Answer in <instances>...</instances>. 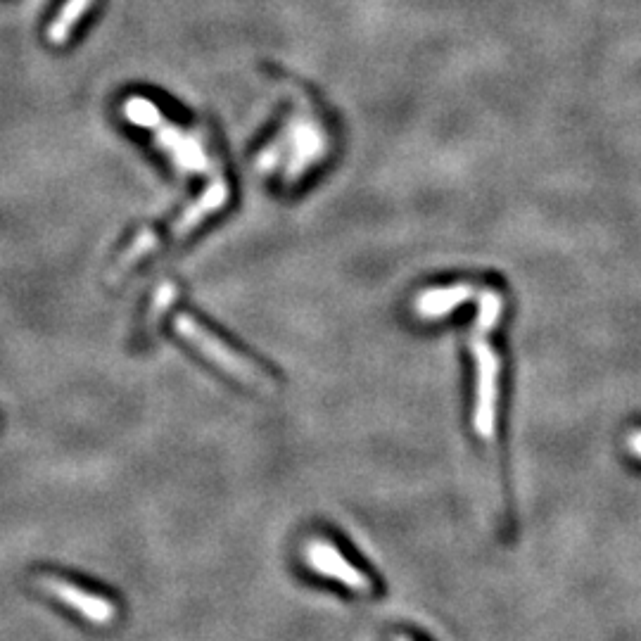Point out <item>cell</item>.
Segmentation results:
<instances>
[{"label":"cell","mask_w":641,"mask_h":641,"mask_svg":"<svg viewBox=\"0 0 641 641\" xmlns=\"http://www.w3.org/2000/svg\"><path fill=\"white\" fill-rule=\"evenodd\" d=\"M174 328L183 340H188L190 345L198 349L202 357L212 361V364H217L221 371L228 373V376L238 378L240 383L255 387V390H262V392L276 390V383L271 380L269 373H264L255 361L245 359L243 354L233 352V349L228 347L226 342H221L217 335L209 333L207 328H202L193 316L179 314L174 319Z\"/></svg>","instance_id":"7a4b0ae2"},{"label":"cell","mask_w":641,"mask_h":641,"mask_svg":"<svg viewBox=\"0 0 641 641\" xmlns=\"http://www.w3.org/2000/svg\"><path fill=\"white\" fill-rule=\"evenodd\" d=\"M124 117L131 124L141 126V129H150L157 133V143L167 155L174 160L176 167L183 171H205V152H202L200 143L193 136L183 133L176 126L164 122L162 112L150 103L148 98H129L124 103Z\"/></svg>","instance_id":"3957f363"},{"label":"cell","mask_w":641,"mask_h":641,"mask_svg":"<svg viewBox=\"0 0 641 641\" xmlns=\"http://www.w3.org/2000/svg\"><path fill=\"white\" fill-rule=\"evenodd\" d=\"M395 641H411V639H409V637H397Z\"/></svg>","instance_id":"7c38bea8"},{"label":"cell","mask_w":641,"mask_h":641,"mask_svg":"<svg viewBox=\"0 0 641 641\" xmlns=\"http://www.w3.org/2000/svg\"><path fill=\"white\" fill-rule=\"evenodd\" d=\"M176 300V288L171 283H164L160 290H157L155 300L150 304V314H148V330H152L157 326V321H160V316L167 312L171 307V302Z\"/></svg>","instance_id":"30bf717a"},{"label":"cell","mask_w":641,"mask_h":641,"mask_svg":"<svg viewBox=\"0 0 641 641\" xmlns=\"http://www.w3.org/2000/svg\"><path fill=\"white\" fill-rule=\"evenodd\" d=\"M630 452L641 459V430L630 435Z\"/></svg>","instance_id":"8fae6325"},{"label":"cell","mask_w":641,"mask_h":641,"mask_svg":"<svg viewBox=\"0 0 641 641\" xmlns=\"http://www.w3.org/2000/svg\"><path fill=\"white\" fill-rule=\"evenodd\" d=\"M504 300L501 295L485 293L480 297V314L473 326L471 349L475 357V373H478V383H475V411H473V428L487 444L497 440V397H499V357L494 352L487 333L497 326Z\"/></svg>","instance_id":"6da1fadb"},{"label":"cell","mask_w":641,"mask_h":641,"mask_svg":"<svg viewBox=\"0 0 641 641\" xmlns=\"http://www.w3.org/2000/svg\"><path fill=\"white\" fill-rule=\"evenodd\" d=\"M473 297H475L473 285L459 283V285H449V288L428 290V293L418 297L414 307H416V314L423 316V319H442V316L454 312V309L461 307V304L471 302Z\"/></svg>","instance_id":"8992f818"},{"label":"cell","mask_w":641,"mask_h":641,"mask_svg":"<svg viewBox=\"0 0 641 641\" xmlns=\"http://www.w3.org/2000/svg\"><path fill=\"white\" fill-rule=\"evenodd\" d=\"M155 247H157V236H155V233H152V231H141V236H138L129 247H126L124 255L119 257L117 264L112 266L110 281H119V278H122V276L126 274V271L131 269V266H136L145 255H150V252L155 250Z\"/></svg>","instance_id":"9c48e42d"},{"label":"cell","mask_w":641,"mask_h":641,"mask_svg":"<svg viewBox=\"0 0 641 641\" xmlns=\"http://www.w3.org/2000/svg\"><path fill=\"white\" fill-rule=\"evenodd\" d=\"M93 5V0H67L65 8H62L60 15L55 17V22L50 24L48 38L55 43V46H62L67 41L69 34H72L79 19L86 15L88 8Z\"/></svg>","instance_id":"ba28073f"},{"label":"cell","mask_w":641,"mask_h":641,"mask_svg":"<svg viewBox=\"0 0 641 641\" xmlns=\"http://www.w3.org/2000/svg\"><path fill=\"white\" fill-rule=\"evenodd\" d=\"M41 587L46 589L48 594H53L55 599H60L62 604H67L74 611H79L86 620H91L95 625H107L114 620V606L110 601L103 599V596L88 594L84 589L69 585V582L57 580V577H43Z\"/></svg>","instance_id":"5b68a950"},{"label":"cell","mask_w":641,"mask_h":641,"mask_svg":"<svg viewBox=\"0 0 641 641\" xmlns=\"http://www.w3.org/2000/svg\"><path fill=\"white\" fill-rule=\"evenodd\" d=\"M226 200H228L226 183L224 181H214L212 186H209L205 193H202V198L195 202L193 207H188L186 214H183V217L176 221L174 231H171V233H174V236H171V240H176V243H179V240L186 238L188 233L193 231V228H198L202 221H205L207 217H212V214L217 212V209L224 207Z\"/></svg>","instance_id":"52a82bcc"},{"label":"cell","mask_w":641,"mask_h":641,"mask_svg":"<svg viewBox=\"0 0 641 641\" xmlns=\"http://www.w3.org/2000/svg\"><path fill=\"white\" fill-rule=\"evenodd\" d=\"M307 561H309V566L316 570V573L333 577V580H338L340 585L352 589V592H357V594L376 592V582H373L371 577L364 573V570L352 566V563H349L347 558L333 547V544L323 542V539H316V542L309 544Z\"/></svg>","instance_id":"277c9868"}]
</instances>
